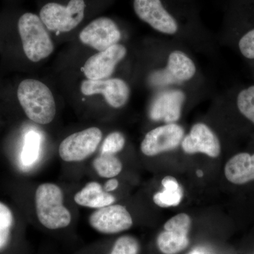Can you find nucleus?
<instances>
[{
    "instance_id": "obj_1",
    "label": "nucleus",
    "mask_w": 254,
    "mask_h": 254,
    "mask_svg": "<svg viewBox=\"0 0 254 254\" xmlns=\"http://www.w3.org/2000/svg\"><path fill=\"white\" fill-rule=\"evenodd\" d=\"M17 96L23 111L32 121L48 125L54 120V96L45 83L32 78L23 80L18 86Z\"/></svg>"
},
{
    "instance_id": "obj_2",
    "label": "nucleus",
    "mask_w": 254,
    "mask_h": 254,
    "mask_svg": "<svg viewBox=\"0 0 254 254\" xmlns=\"http://www.w3.org/2000/svg\"><path fill=\"white\" fill-rule=\"evenodd\" d=\"M35 199L37 218L45 228L59 230L69 226L72 217L64 205L63 192L60 187L42 184L37 188Z\"/></svg>"
},
{
    "instance_id": "obj_3",
    "label": "nucleus",
    "mask_w": 254,
    "mask_h": 254,
    "mask_svg": "<svg viewBox=\"0 0 254 254\" xmlns=\"http://www.w3.org/2000/svg\"><path fill=\"white\" fill-rule=\"evenodd\" d=\"M18 28L23 51L31 62L38 63L53 53L54 45L39 16L32 13L23 14Z\"/></svg>"
},
{
    "instance_id": "obj_4",
    "label": "nucleus",
    "mask_w": 254,
    "mask_h": 254,
    "mask_svg": "<svg viewBox=\"0 0 254 254\" xmlns=\"http://www.w3.org/2000/svg\"><path fill=\"white\" fill-rule=\"evenodd\" d=\"M84 0H70L67 6L48 3L40 12V18L48 29L68 32L74 29L84 17Z\"/></svg>"
},
{
    "instance_id": "obj_5",
    "label": "nucleus",
    "mask_w": 254,
    "mask_h": 254,
    "mask_svg": "<svg viewBox=\"0 0 254 254\" xmlns=\"http://www.w3.org/2000/svg\"><path fill=\"white\" fill-rule=\"evenodd\" d=\"M103 138L101 130L91 127L66 137L60 143L59 155L64 161L80 162L93 154Z\"/></svg>"
},
{
    "instance_id": "obj_6",
    "label": "nucleus",
    "mask_w": 254,
    "mask_h": 254,
    "mask_svg": "<svg viewBox=\"0 0 254 254\" xmlns=\"http://www.w3.org/2000/svg\"><path fill=\"white\" fill-rule=\"evenodd\" d=\"M133 9L138 18L155 31L176 34L178 21L165 7L163 0H133Z\"/></svg>"
},
{
    "instance_id": "obj_7",
    "label": "nucleus",
    "mask_w": 254,
    "mask_h": 254,
    "mask_svg": "<svg viewBox=\"0 0 254 254\" xmlns=\"http://www.w3.org/2000/svg\"><path fill=\"white\" fill-rule=\"evenodd\" d=\"M190 226L191 220L187 214H178L170 218L157 238L159 250L163 254H177L185 250L190 245Z\"/></svg>"
},
{
    "instance_id": "obj_8",
    "label": "nucleus",
    "mask_w": 254,
    "mask_h": 254,
    "mask_svg": "<svg viewBox=\"0 0 254 254\" xmlns=\"http://www.w3.org/2000/svg\"><path fill=\"white\" fill-rule=\"evenodd\" d=\"M89 224L99 233L115 235L129 230L133 225V219L125 206L112 204L93 212Z\"/></svg>"
},
{
    "instance_id": "obj_9",
    "label": "nucleus",
    "mask_w": 254,
    "mask_h": 254,
    "mask_svg": "<svg viewBox=\"0 0 254 254\" xmlns=\"http://www.w3.org/2000/svg\"><path fill=\"white\" fill-rule=\"evenodd\" d=\"M184 136L185 130L177 124L157 127L145 135L141 144L142 153L147 156H155L175 149L182 143Z\"/></svg>"
},
{
    "instance_id": "obj_10",
    "label": "nucleus",
    "mask_w": 254,
    "mask_h": 254,
    "mask_svg": "<svg viewBox=\"0 0 254 254\" xmlns=\"http://www.w3.org/2000/svg\"><path fill=\"white\" fill-rule=\"evenodd\" d=\"M121 32L116 23L108 17L96 18L82 30L80 41L98 51H103L118 44Z\"/></svg>"
},
{
    "instance_id": "obj_11",
    "label": "nucleus",
    "mask_w": 254,
    "mask_h": 254,
    "mask_svg": "<svg viewBox=\"0 0 254 254\" xmlns=\"http://www.w3.org/2000/svg\"><path fill=\"white\" fill-rule=\"evenodd\" d=\"M127 48L116 44L96 53L88 58L83 66L86 77L89 80L108 79L113 75L115 67L126 57Z\"/></svg>"
},
{
    "instance_id": "obj_12",
    "label": "nucleus",
    "mask_w": 254,
    "mask_h": 254,
    "mask_svg": "<svg viewBox=\"0 0 254 254\" xmlns=\"http://www.w3.org/2000/svg\"><path fill=\"white\" fill-rule=\"evenodd\" d=\"M81 91L85 95H103L107 103L114 108L125 106L130 95L129 87L120 78L84 80L81 83Z\"/></svg>"
},
{
    "instance_id": "obj_13",
    "label": "nucleus",
    "mask_w": 254,
    "mask_h": 254,
    "mask_svg": "<svg viewBox=\"0 0 254 254\" xmlns=\"http://www.w3.org/2000/svg\"><path fill=\"white\" fill-rule=\"evenodd\" d=\"M182 147L188 154L204 153L211 158H217L221 151L218 136L203 123H197L192 127L190 133L184 137Z\"/></svg>"
},
{
    "instance_id": "obj_14",
    "label": "nucleus",
    "mask_w": 254,
    "mask_h": 254,
    "mask_svg": "<svg viewBox=\"0 0 254 254\" xmlns=\"http://www.w3.org/2000/svg\"><path fill=\"white\" fill-rule=\"evenodd\" d=\"M185 95L180 90H168L159 93L150 110V117L154 121L168 124L177 122L181 117Z\"/></svg>"
},
{
    "instance_id": "obj_15",
    "label": "nucleus",
    "mask_w": 254,
    "mask_h": 254,
    "mask_svg": "<svg viewBox=\"0 0 254 254\" xmlns=\"http://www.w3.org/2000/svg\"><path fill=\"white\" fill-rule=\"evenodd\" d=\"M225 175L229 182L244 185L254 180V154L239 153L232 157L225 167Z\"/></svg>"
},
{
    "instance_id": "obj_16",
    "label": "nucleus",
    "mask_w": 254,
    "mask_h": 254,
    "mask_svg": "<svg viewBox=\"0 0 254 254\" xmlns=\"http://www.w3.org/2000/svg\"><path fill=\"white\" fill-rule=\"evenodd\" d=\"M74 201L81 206L101 208L115 203L113 195L107 192L99 183L91 182L74 195Z\"/></svg>"
},
{
    "instance_id": "obj_17",
    "label": "nucleus",
    "mask_w": 254,
    "mask_h": 254,
    "mask_svg": "<svg viewBox=\"0 0 254 254\" xmlns=\"http://www.w3.org/2000/svg\"><path fill=\"white\" fill-rule=\"evenodd\" d=\"M167 71L175 82L190 81L194 76L196 67L188 55L180 50L172 52L168 56Z\"/></svg>"
},
{
    "instance_id": "obj_18",
    "label": "nucleus",
    "mask_w": 254,
    "mask_h": 254,
    "mask_svg": "<svg viewBox=\"0 0 254 254\" xmlns=\"http://www.w3.org/2000/svg\"><path fill=\"white\" fill-rule=\"evenodd\" d=\"M163 190L153 195V201L161 208L177 206L181 203L183 190L175 177L167 176L162 181Z\"/></svg>"
},
{
    "instance_id": "obj_19",
    "label": "nucleus",
    "mask_w": 254,
    "mask_h": 254,
    "mask_svg": "<svg viewBox=\"0 0 254 254\" xmlns=\"http://www.w3.org/2000/svg\"><path fill=\"white\" fill-rule=\"evenodd\" d=\"M93 167L100 177L113 178L123 170V164L115 155L100 153L94 161Z\"/></svg>"
},
{
    "instance_id": "obj_20",
    "label": "nucleus",
    "mask_w": 254,
    "mask_h": 254,
    "mask_svg": "<svg viewBox=\"0 0 254 254\" xmlns=\"http://www.w3.org/2000/svg\"><path fill=\"white\" fill-rule=\"evenodd\" d=\"M14 218L11 210L0 202V252L9 245Z\"/></svg>"
},
{
    "instance_id": "obj_21",
    "label": "nucleus",
    "mask_w": 254,
    "mask_h": 254,
    "mask_svg": "<svg viewBox=\"0 0 254 254\" xmlns=\"http://www.w3.org/2000/svg\"><path fill=\"white\" fill-rule=\"evenodd\" d=\"M40 150V136L35 131L28 132L25 137L21 161L24 165H31L38 159Z\"/></svg>"
},
{
    "instance_id": "obj_22",
    "label": "nucleus",
    "mask_w": 254,
    "mask_h": 254,
    "mask_svg": "<svg viewBox=\"0 0 254 254\" xmlns=\"http://www.w3.org/2000/svg\"><path fill=\"white\" fill-rule=\"evenodd\" d=\"M240 113L254 124V86L242 90L237 99Z\"/></svg>"
},
{
    "instance_id": "obj_23",
    "label": "nucleus",
    "mask_w": 254,
    "mask_h": 254,
    "mask_svg": "<svg viewBox=\"0 0 254 254\" xmlns=\"http://www.w3.org/2000/svg\"><path fill=\"white\" fill-rule=\"evenodd\" d=\"M140 252L139 242L135 237L125 235L119 237L114 242L109 254H138Z\"/></svg>"
},
{
    "instance_id": "obj_24",
    "label": "nucleus",
    "mask_w": 254,
    "mask_h": 254,
    "mask_svg": "<svg viewBox=\"0 0 254 254\" xmlns=\"http://www.w3.org/2000/svg\"><path fill=\"white\" fill-rule=\"evenodd\" d=\"M125 138L123 133L115 131L110 133L102 145L101 153L115 155L123 149Z\"/></svg>"
},
{
    "instance_id": "obj_25",
    "label": "nucleus",
    "mask_w": 254,
    "mask_h": 254,
    "mask_svg": "<svg viewBox=\"0 0 254 254\" xmlns=\"http://www.w3.org/2000/svg\"><path fill=\"white\" fill-rule=\"evenodd\" d=\"M241 53L247 59H254V28L247 32L239 42Z\"/></svg>"
},
{
    "instance_id": "obj_26",
    "label": "nucleus",
    "mask_w": 254,
    "mask_h": 254,
    "mask_svg": "<svg viewBox=\"0 0 254 254\" xmlns=\"http://www.w3.org/2000/svg\"><path fill=\"white\" fill-rule=\"evenodd\" d=\"M118 186V180H116V179L111 178L105 183L104 190L107 192L113 191V190H116Z\"/></svg>"
},
{
    "instance_id": "obj_27",
    "label": "nucleus",
    "mask_w": 254,
    "mask_h": 254,
    "mask_svg": "<svg viewBox=\"0 0 254 254\" xmlns=\"http://www.w3.org/2000/svg\"><path fill=\"white\" fill-rule=\"evenodd\" d=\"M203 172L201 171V170H198V171H197V176L201 177L202 176H203Z\"/></svg>"
},
{
    "instance_id": "obj_28",
    "label": "nucleus",
    "mask_w": 254,
    "mask_h": 254,
    "mask_svg": "<svg viewBox=\"0 0 254 254\" xmlns=\"http://www.w3.org/2000/svg\"><path fill=\"white\" fill-rule=\"evenodd\" d=\"M190 254H200L199 252H193V253H191Z\"/></svg>"
}]
</instances>
